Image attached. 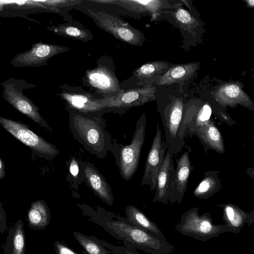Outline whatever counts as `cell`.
Returning <instances> with one entry per match:
<instances>
[{
    "label": "cell",
    "mask_w": 254,
    "mask_h": 254,
    "mask_svg": "<svg viewBox=\"0 0 254 254\" xmlns=\"http://www.w3.org/2000/svg\"><path fill=\"white\" fill-rule=\"evenodd\" d=\"M83 214L90 221L102 227L125 247L143 251L149 254H172L174 246L166 239H159L130 223L127 218L112 213L101 208L94 210L84 207Z\"/></svg>",
    "instance_id": "cell-1"
},
{
    "label": "cell",
    "mask_w": 254,
    "mask_h": 254,
    "mask_svg": "<svg viewBox=\"0 0 254 254\" xmlns=\"http://www.w3.org/2000/svg\"><path fill=\"white\" fill-rule=\"evenodd\" d=\"M68 110L69 127L73 138L89 153L104 158L111 151L112 143L103 118Z\"/></svg>",
    "instance_id": "cell-2"
},
{
    "label": "cell",
    "mask_w": 254,
    "mask_h": 254,
    "mask_svg": "<svg viewBox=\"0 0 254 254\" xmlns=\"http://www.w3.org/2000/svg\"><path fill=\"white\" fill-rule=\"evenodd\" d=\"M146 117L142 114L136 124L130 143L122 146L115 141L111 151L122 179L130 180L136 172L139 162L141 151L145 140Z\"/></svg>",
    "instance_id": "cell-3"
},
{
    "label": "cell",
    "mask_w": 254,
    "mask_h": 254,
    "mask_svg": "<svg viewBox=\"0 0 254 254\" xmlns=\"http://www.w3.org/2000/svg\"><path fill=\"white\" fill-rule=\"evenodd\" d=\"M209 212L199 215L198 208L193 207L183 213L176 230L181 234L193 239L206 242L226 232H231L225 224H214Z\"/></svg>",
    "instance_id": "cell-4"
},
{
    "label": "cell",
    "mask_w": 254,
    "mask_h": 254,
    "mask_svg": "<svg viewBox=\"0 0 254 254\" xmlns=\"http://www.w3.org/2000/svg\"><path fill=\"white\" fill-rule=\"evenodd\" d=\"M2 96L16 110L29 118L41 127L52 132L53 129L41 115L38 107L24 94L25 90L36 86L24 79L10 77L0 83Z\"/></svg>",
    "instance_id": "cell-5"
},
{
    "label": "cell",
    "mask_w": 254,
    "mask_h": 254,
    "mask_svg": "<svg viewBox=\"0 0 254 254\" xmlns=\"http://www.w3.org/2000/svg\"><path fill=\"white\" fill-rule=\"evenodd\" d=\"M0 125L39 157L51 160L59 154L54 144L33 132L25 124L0 116Z\"/></svg>",
    "instance_id": "cell-6"
},
{
    "label": "cell",
    "mask_w": 254,
    "mask_h": 254,
    "mask_svg": "<svg viewBox=\"0 0 254 254\" xmlns=\"http://www.w3.org/2000/svg\"><path fill=\"white\" fill-rule=\"evenodd\" d=\"M185 104L182 98H174L160 113L165 132V142L174 154L180 152L184 147L179 136Z\"/></svg>",
    "instance_id": "cell-7"
},
{
    "label": "cell",
    "mask_w": 254,
    "mask_h": 254,
    "mask_svg": "<svg viewBox=\"0 0 254 254\" xmlns=\"http://www.w3.org/2000/svg\"><path fill=\"white\" fill-rule=\"evenodd\" d=\"M68 50L67 47L39 42L33 44L30 49L15 55L9 62L16 67H39L46 65L50 58Z\"/></svg>",
    "instance_id": "cell-8"
},
{
    "label": "cell",
    "mask_w": 254,
    "mask_h": 254,
    "mask_svg": "<svg viewBox=\"0 0 254 254\" xmlns=\"http://www.w3.org/2000/svg\"><path fill=\"white\" fill-rule=\"evenodd\" d=\"M167 149L165 140L162 139L160 124L158 123L155 134L146 158L141 186H149L150 190H155L158 173Z\"/></svg>",
    "instance_id": "cell-9"
},
{
    "label": "cell",
    "mask_w": 254,
    "mask_h": 254,
    "mask_svg": "<svg viewBox=\"0 0 254 254\" xmlns=\"http://www.w3.org/2000/svg\"><path fill=\"white\" fill-rule=\"evenodd\" d=\"M60 95L65 101L68 109L99 117H102L103 113L110 111L108 105L115 96L97 99L86 93L64 91Z\"/></svg>",
    "instance_id": "cell-10"
},
{
    "label": "cell",
    "mask_w": 254,
    "mask_h": 254,
    "mask_svg": "<svg viewBox=\"0 0 254 254\" xmlns=\"http://www.w3.org/2000/svg\"><path fill=\"white\" fill-rule=\"evenodd\" d=\"M98 25L117 39L132 45L141 42V34L130 24L103 12H95L87 9Z\"/></svg>",
    "instance_id": "cell-11"
},
{
    "label": "cell",
    "mask_w": 254,
    "mask_h": 254,
    "mask_svg": "<svg viewBox=\"0 0 254 254\" xmlns=\"http://www.w3.org/2000/svg\"><path fill=\"white\" fill-rule=\"evenodd\" d=\"M155 86H145L119 91L108 105L110 111L138 107L156 100Z\"/></svg>",
    "instance_id": "cell-12"
},
{
    "label": "cell",
    "mask_w": 254,
    "mask_h": 254,
    "mask_svg": "<svg viewBox=\"0 0 254 254\" xmlns=\"http://www.w3.org/2000/svg\"><path fill=\"white\" fill-rule=\"evenodd\" d=\"M173 155L172 150L168 148L157 176L153 203L159 202L167 204L169 201L176 175Z\"/></svg>",
    "instance_id": "cell-13"
},
{
    "label": "cell",
    "mask_w": 254,
    "mask_h": 254,
    "mask_svg": "<svg viewBox=\"0 0 254 254\" xmlns=\"http://www.w3.org/2000/svg\"><path fill=\"white\" fill-rule=\"evenodd\" d=\"M213 97L221 107H236L240 105L254 111V103L242 89L241 83L229 82L222 84L214 92Z\"/></svg>",
    "instance_id": "cell-14"
},
{
    "label": "cell",
    "mask_w": 254,
    "mask_h": 254,
    "mask_svg": "<svg viewBox=\"0 0 254 254\" xmlns=\"http://www.w3.org/2000/svg\"><path fill=\"white\" fill-rule=\"evenodd\" d=\"M80 168L86 184L104 203L113 206L114 196L112 188L99 170L94 165L86 161L81 162Z\"/></svg>",
    "instance_id": "cell-15"
},
{
    "label": "cell",
    "mask_w": 254,
    "mask_h": 254,
    "mask_svg": "<svg viewBox=\"0 0 254 254\" xmlns=\"http://www.w3.org/2000/svg\"><path fill=\"white\" fill-rule=\"evenodd\" d=\"M58 11V8L45 5L39 0H0V16L20 17L39 23L28 15L37 12Z\"/></svg>",
    "instance_id": "cell-16"
},
{
    "label": "cell",
    "mask_w": 254,
    "mask_h": 254,
    "mask_svg": "<svg viewBox=\"0 0 254 254\" xmlns=\"http://www.w3.org/2000/svg\"><path fill=\"white\" fill-rule=\"evenodd\" d=\"M193 169L189 152L186 151L177 160L175 178L169 199L171 204H180L182 202L187 189L190 174Z\"/></svg>",
    "instance_id": "cell-17"
},
{
    "label": "cell",
    "mask_w": 254,
    "mask_h": 254,
    "mask_svg": "<svg viewBox=\"0 0 254 254\" xmlns=\"http://www.w3.org/2000/svg\"><path fill=\"white\" fill-rule=\"evenodd\" d=\"M86 82L96 91L108 94L119 90L118 79L108 68L100 66L86 71Z\"/></svg>",
    "instance_id": "cell-18"
},
{
    "label": "cell",
    "mask_w": 254,
    "mask_h": 254,
    "mask_svg": "<svg viewBox=\"0 0 254 254\" xmlns=\"http://www.w3.org/2000/svg\"><path fill=\"white\" fill-rule=\"evenodd\" d=\"M217 206L222 208L224 224L231 233H239L246 224L250 226L254 222V209L250 212H246L233 203H222Z\"/></svg>",
    "instance_id": "cell-19"
},
{
    "label": "cell",
    "mask_w": 254,
    "mask_h": 254,
    "mask_svg": "<svg viewBox=\"0 0 254 254\" xmlns=\"http://www.w3.org/2000/svg\"><path fill=\"white\" fill-rule=\"evenodd\" d=\"M203 145L205 153L209 149L218 153L225 151L223 135L212 119L196 128L193 133Z\"/></svg>",
    "instance_id": "cell-20"
},
{
    "label": "cell",
    "mask_w": 254,
    "mask_h": 254,
    "mask_svg": "<svg viewBox=\"0 0 254 254\" xmlns=\"http://www.w3.org/2000/svg\"><path fill=\"white\" fill-rule=\"evenodd\" d=\"M127 218L137 228L159 239H166L159 226L134 205H127L125 208Z\"/></svg>",
    "instance_id": "cell-21"
},
{
    "label": "cell",
    "mask_w": 254,
    "mask_h": 254,
    "mask_svg": "<svg viewBox=\"0 0 254 254\" xmlns=\"http://www.w3.org/2000/svg\"><path fill=\"white\" fill-rule=\"evenodd\" d=\"M50 209L44 200H38L31 204L27 212L28 227L33 230L44 229L50 223Z\"/></svg>",
    "instance_id": "cell-22"
},
{
    "label": "cell",
    "mask_w": 254,
    "mask_h": 254,
    "mask_svg": "<svg viewBox=\"0 0 254 254\" xmlns=\"http://www.w3.org/2000/svg\"><path fill=\"white\" fill-rule=\"evenodd\" d=\"M2 248L5 254H25V236L22 220H17L9 228Z\"/></svg>",
    "instance_id": "cell-23"
},
{
    "label": "cell",
    "mask_w": 254,
    "mask_h": 254,
    "mask_svg": "<svg viewBox=\"0 0 254 254\" xmlns=\"http://www.w3.org/2000/svg\"><path fill=\"white\" fill-rule=\"evenodd\" d=\"M197 68V64L194 63L175 65L161 77L158 84L166 85L183 82L190 78Z\"/></svg>",
    "instance_id": "cell-24"
},
{
    "label": "cell",
    "mask_w": 254,
    "mask_h": 254,
    "mask_svg": "<svg viewBox=\"0 0 254 254\" xmlns=\"http://www.w3.org/2000/svg\"><path fill=\"white\" fill-rule=\"evenodd\" d=\"M222 188L219 172L208 171L193 190V195L198 198L207 199L218 192Z\"/></svg>",
    "instance_id": "cell-25"
},
{
    "label": "cell",
    "mask_w": 254,
    "mask_h": 254,
    "mask_svg": "<svg viewBox=\"0 0 254 254\" xmlns=\"http://www.w3.org/2000/svg\"><path fill=\"white\" fill-rule=\"evenodd\" d=\"M95 2H107L110 3L118 4L125 6L130 10L137 12H149L153 15L155 14L162 5L163 1L159 0H96Z\"/></svg>",
    "instance_id": "cell-26"
},
{
    "label": "cell",
    "mask_w": 254,
    "mask_h": 254,
    "mask_svg": "<svg viewBox=\"0 0 254 254\" xmlns=\"http://www.w3.org/2000/svg\"><path fill=\"white\" fill-rule=\"evenodd\" d=\"M73 235L88 254H111V252L101 244L99 239L79 232L74 231Z\"/></svg>",
    "instance_id": "cell-27"
},
{
    "label": "cell",
    "mask_w": 254,
    "mask_h": 254,
    "mask_svg": "<svg viewBox=\"0 0 254 254\" xmlns=\"http://www.w3.org/2000/svg\"><path fill=\"white\" fill-rule=\"evenodd\" d=\"M168 68V64L163 62L154 61L145 63L137 68L134 75L139 80L149 78L152 75L164 72Z\"/></svg>",
    "instance_id": "cell-28"
},
{
    "label": "cell",
    "mask_w": 254,
    "mask_h": 254,
    "mask_svg": "<svg viewBox=\"0 0 254 254\" xmlns=\"http://www.w3.org/2000/svg\"><path fill=\"white\" fill-rule=\"evenodd\" d=\"M211 112V106L208 103L203 104L197 108L188 128L187 134L190 137L193 135L196 128L210 119Z\"/></svg>",
    "instance_id": "cell-29"
},
{
    "label": "cell",
    "mask_w": 254,
    "mask_h": 254,
    "mask_svg": "<svg viewBox=\"0 0 254 254\" xmlns=\"http://www.w3.org/2000/svg\"><path fill=\"white\" fill-rule=\"evenodd\" d=\"M47 29L58 34L65 35L76 40L85 41L89 37V33L85 30L74 25L62 24L58 26L49 27Z\"/></svg>",
    "instance_id": "cell-30"
},
{
    "label": "cell",
    "mask_w": 254,
    "mask_h": 254,
    "mask_svg": "<svg viewBox=\"0 0 254 254\" xmlns=\"http://www.w3.org/2000/svg\"><path fill=\"white\" fill-rule=\"evenodd\" d=\"M81 162V161H78L73 157L69 160L67 164L68 179L67 180H69L68 181L75 189H78V185L84 182L80 168Z\"/></svg>",
    "instance_id": "cell-31"
},
{
    "label": "cell",
    "mask_w": 254,
    "mask_h": 254,
    "mask_svg": "<svg viewBox=\"0 0 254 254\" xmlns=\"http://www.w3.org/2000/svg\"><path fill=\"white\" fill-rule=\"evenodd\" d=\"M175 16L179 24L183 27L190 28L196 23L195 19L190 14L182 8L177 10Z\"/></svg>",
    "instance_id": "cell-32"
},
{
    "label": "cell",
    "mask_w": 254,
    "mask_h": 254,
    "mask_svg": "<svg viewBox=\"0 0 254 254\" xmlns=\"http://www.w3.org/2000/svg\"><path fill=\"white\" fill-rule=\"evenodd\" d=\"M99 241L111 252V254H140L132 248L113 245L100 239H99Z\"/></svg>",
    "instance_id": "cell-33"
},
{
    "label": "cell",
    "mask_w": 254,
    "mask_h": 254,
    "mask_svg": "<svg viewBox=\"0 0 254 254\" xmlns=\"http://www.w3.org/2000/svg\"><path fill=\"white\" fill-rule=\"evenodd\" d=\"M54 246L57 254H78L63 242L56 241Z\"/></svg>",
    "instance_id": "cell-34"
},
{
    "label": "cell",
    "mask_w": 254,
    "mask_h": 254,
    "mask_svg": "<svg viewBox=\"0 0 254 254\" xmlns=\"http://www.w3.org/2000/svg\"><path fill=\"white\" fill-rule=\"evenodd\" d=\"M6 213L0 201V221L4 224L6 225Z\"/></svg>",
    "instance_id": "cell-35"
},
{
    "label": "cell",
    "mask_w": 254,
    "mask_h": 254,
    "mask_svg": "<svg viewBox=\"0 0 254 254\" xmlns=\"http://www.w3.org/2000/svg\"><path fill=\"white\" fill-rule=\"evenodd\" d=\"M5 176V165L0 157V180L2 179Z\"/></svg>",
    "instance_id": "cell-36"
},
{
    "label": "cell",
    "mask_w": 254,
    "mask_h": 254,
    "mask_svg": "<svg viewBox=\"0 0 254 254\" xmlns=\"http://www.w3.org/2000/svg\"><path fill=\"white\" fill-rule=\"evenodd\" d=\"M7 229L6 225L4 224L0 221V233L3 234Z\"/></svg>",
    "instance_id": "cell-37"
},
{
    "label": "cell",
    "mask_w": 254,
    "mask_h": 254,
    "mask_svg": "<svg viewBox=\"0 0 254 254\" xmlns=\"http://www.w3.org/2000/svg\"><path fill=\"white\" fill-rule=\"evenodd\" d=\"M247 2H248V4L250 5V6H254V0H248V1H247Z\"/></svg>",
    "instance_id": "cell-38"
},
{
    "label": "cell",
    "mask_w": 254,
    "mask_h": 254,
    "mask_svg": "<svg viewBox=\"0 0 254 254\" xmlns=\"http://www.w3.org/2000/svg\"><path fill=\"white\" fill-rule=\"evenodd\" d=\"M1 24V23L0 22V25Z\"/></svg>",
    "instance_id": "cell-39"
}]
</instances>
